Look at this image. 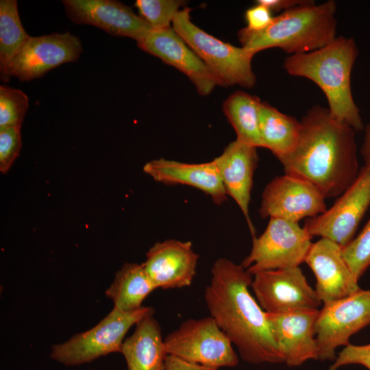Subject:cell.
Returning a JSON list of instances; mask_svg holds the SVG:
<instances>
[{"instance_id":"cell-22","label":"cell","mask_w":370,"mask_h":370,"mask_svg":"<svg viewBox=\"0 0 370 370\" xmlns=\"http://www.w3.org/2000/svg\"><path fill=\"white\" fill-rule=\"evenodd\" d=\"M259 129L262 147L269 149L278 159L295 149L299 137L301 123L295 117L262 101Z\"/></svg>"},{"instance_id":"cell-8","label":"cell","mask_w":370,"mask_h":370,"mask_svg":"<svg viewBox=\"0 0 370 370\" xmlns=\"http://www.w3.org/2000/svg\"><path fill=\"white\" fill-rule=\"evenodd\" d=\"M312 238L298 223L270 218L264 232L253 238L251 251L241 265L251 275L297 267L305 262Z\"/></svg>"},{"instance_id":"cell-1","label":"cell","mask_w":370,"mask_h":370,"mask_svg":"<svg viewBox=\"0 0 370 370\" xmlns=\"http://www.w3.org/2000/svg\"><path fill=\"white\" fill-rule=\"evenodd\" d=\"M252 275L241 264L217 259L205 289L206 306L243 360L254 365L284 362L267 312L249 292Z\"/></svg>"},{"instance_id":"cell-15","label":"cell","mask_w":370,"mask_h":370,"mask_svg":"<svg viewBox=\"0 0 370 370\" xmlns=\"http://www.w3.org/2000/svg\"><path fill=\"white\" fill-rule=\"evenodd\" d=\"M69 18L75 24L95 26L113 36L138 41L153 28L131 8L114 0H63Z\"/></svg>"},{"instance_id":"cell-30","label":"cell","mask_w":370,"mask_h":370,"mask_svg":"<svg viewBox=\"0 0 370 370\" xmlns=\"http://www.w3.org/2000/svg\"><path fill=\"white\" fill-rule=\"evenodd\" d=\"M348 365H360L370 370V343L345 346L327 370H337Z\"/></svg>"},{"instance_id":"cell-9","label":"cell","mask_w":370,"mask_h":370,"mask_svg":"<svg viewBox=\"0 0 370 370\" xmlns=\"http://www.w3.org/2000/svg\"><path fill=\"white\" fill-rule=\"evenodd\" d=\"M370 324V290L323 304L314 323L318 360H334L336 349Z\"/></svg>"},{"instance_id":"cell-25","label":"cell","mask_w":370,"mask_h":370,"mask_svg":"<svg viewBox=\"0 0 370 370\" xmlns=\"http://www.w3.org/2000/svg\"><path fill=\"white\" fill-rule=\"evenodd\" d=\"M29 36L23 28L16 0L0 1V76L9 82L12 64Z\"/></svg>"},{"instance_id":"cell-2","label":"cell","mask_w":370,"mask_h":370,"mask_svg":"<svg viewBox=\"0 0 370 370\" xmlns=\"http://www.w3.org/2000/svg\"><path fill=\"white\" fill-rule=\"evenodd\" d=\"M300 123L295 149L278 158L285 173L310 182L325 198L341 195L360 171L356 131L319 105L310 108Z\"/></svg>"},{"instance_id":"cell-10","label":"cell","mask_w":370,"mask_h":370,"mask_svg":"<svg viewBox=\"0 0 370 370\" xmlns=\"http://www.w3.org/2000/svg\"><path fill=\"white\" fill-rule=\"evenodd\" d=\"M370 206V171L360 169L354 183L323 214L306 220L304 228L312 236L329 239L341 247L353 240Z\"/></svg>"},{"instance_id":"cell-23","label":"cell","mask_w":370,"mask_h":370,"mask_svg":"<svg viewBox=\"0 0 370 370\" xmlns=\"http://www.w3.org/2000/svg\"><path fill=\"white\" fill-rule=\"evenodd\" d=\"M156 288L143 264L125 263L106 291L114 307L132 311L142 307L145 299Z\"/></svg>"},{"instance_id":"cell-31","label":"cell","mask_w":370,"mask_h":370,"mask_svg":"<svg viewBox=\"0 0 370 370\" xmlns=\"http://www.w3.org/2000/svg\"><path fill=\"white\" fill-rule=\"evenodd\" d=\"M248 30L258 32L267 29L273 22L272 12L265 5L257 3L248 8L245 13Z\"/></svg>"},{"instance_id":"cell-33","label":"cell","mask_w":370,"mask_h":370,"mask_svg":"<svg viewBox=\"0 0 370 370\" xmlns=\"http://www.w3.org/2000/svg\"><path fill=\"white\" fill-rule=\"evenodd\" d=\"M311 1L308 0H258L260 3L267 7L271 12L286 11L295 7L307 4Z\"/></svg>"},{"instance_id":"cell-11","label":"cell","mask_w":370,"mask_h":370,"mask_svg":"<svg viewBox=\"0 0 370 370\" xmlns=\"http://www.w3.org/2000/svg\"><path fill=\"white\" fill-rule=\"evenodd\" d=\"M253 275L251 287L267 313L317 309L322 303L299 267L261 271Z\"/></svg>"},{"instance_id":"cell-17","label":"cell","mask_w":370,"mask_h":370,"mask_svg":"<svg viewBox=\"0 0 370 370\" xmlns=\"http://www.w3.org/2000/svg\"><path fill=\"white\" fill-rule=\"evenodd\" d=\"M319 310L306 309L284 313H267L273 336L285 362L297 367L318 360L314 323Z\"/></svg>"},{"instance_id":"cell-5","label":"cell","mask_w":370,"mask_h":370,"mask_svg":"<svg viewBox=\"0 0 370 370\" xmlns=\"http://www.w3.org/2000/svg\"><path fill=\"white\" fill-rule=\"evenodd\" d=\"M191 10L184 7L175 16L172 28L188 46L214 73L225 86L238 85L250 88L256 77L251 62L254 54L208 34L195 25Z\"/></svg>"},{"instance_id":"cell-28","label":"cell","mask_w":370,"mask_h":370,"mask_svg":"<svg viewBox=\"0 0 370 370\" xmlns=\"http://www.w3.org/2000/svg\"><path fill=\"white\" fill-rule=\"evenodd\" d=\"M342 254L358 280L370 267V219L360 234L342 247Z\"/></svg>"},{"instance_id":"cell-35","label":"cell","mask_w":370,"mask_h":370,"mask_svg":"<svg viewBox=\"0 0 370 370\" xmlns=\"http://www.w3.org/2000/svg\"><path fill=\"white\" fill-rule=\"evenodd\" d=\"M89 370H93V369H89Z\"/></svg>"},{"instance_id":"cell-27","label":"cell","mask_w":370,"mask_h":370,"mask_svg":"<svg viewBox=\"0 0 370 370\" xmlns=\"http://www.w3.org/2000/svg\"><path fill=\"white\" fill-rule=\"evenodd\" d=\"M29 108V99L22 90L0 86V128L20 127Z\"/></svg>"},{"instance_id":"cell-14","label":"cell","mask_w":370,"mask_h":370,"mask_svg":"<svg viewBox=\"0 0 370 370\" xmlns=\"http://www.w3.org/2000/svg\"><path fill=\"white\" fill-rule=\"evenodd\" d=\"M82 52L80 40L69 32L29 36L12 64L11 77L21 82L39 78L61 64L76 61Z\"/></svg>"},{"instance_id":"cell-7","label":"cell","mask_w":370,"mask_h":370,"mask_svg":"<svg viewBox=\"0 0 370 370\" xmlns=\"http://www.w3.org/2000/svg\"><path fill=\"white\" fill-rule=\"evenodd\" d=\"M168 355L210 367H233L238 358L233 344L212 317L184 321L164 338Z\"/></svg>"},{"instance_id":"cell-29","label":"cell","mask_w":370,"mask_h":370,"mask_svg":"<svg viewBox=\"0 0 370 370\" xmlns=\"http://www.w3.org/2000/svg\"><path fill=\"white\" fill-rule=\"evenodd\" d=\"M21 148V128H0V171L5 173L18 157Z\"/></svg>"},{"instance_id":"cell-18","label":"cell","mask_w":370,"mask_h":370,"mask_svg":"<svg viewBox=\"0 0 370 370\" xmlns=\"http://www.w3.org/2000/svg\"><path fill=\"white\" fill-rule=\"evenodd\" d=\"M198 259L190 241L168 239L154 244L143 264L156 288H181L191 285Z\"/></svg>"},{"instance_id":"cell-20","label":"cell","mask_w":370,"mask_h":370,"mask_svg":"<svg viewBox=\"0 0 370 370\" xmlns=\"http://www.w3.org/2000/svg\"><path fill=\"white\" fill-rule=\"evenodd\" d=\"M143 170L156 182L188 185L209 195L217 205L227 199V193L214 162L186 163L159 158L147 162Z\"/></svg>"},{"instance_id":"cell-26","label":"cell","mask_w":370,"mask_h":370,"mask_svg":"<svg viewBox=\"0 0 370 370\" xmlns=\"http://www.w3.org/2000/svg\"><path fill=\"white\" fill-rule=\"evenodd\" d=\"M184 5L179 0H136L134 3L140 17L156 29L171 27Z\"/></svg>"},{"instance_id":"cell-4","label":"cell","mask_w":370,"mask_h":370,"mask_svg":"<svg viewBox=\"0 0 370 370\" xmlns=\"http://www.w3.org/2000/svg\"><path fill=\"white\" fill-rule=\"evenodd\" d=\"M336 5L329 0L295 7L274 16L264 30L254 32L245 27L238 31L242 47L254 55L269 48H280L291 55L319 49L336 38Z\"/></svg>"},{"instance_id":"cell-32","label":"cell","mask_w":370,"mask_h":370,"mask_svg":"<svg viewBox=\"0 0 370 370\" xmlns=\"http://www.w3.org/2000/svg\"><path fill=\"white\" fill-rule=\"evenodd\" d=\"M164 370H219V369L192 363L177 356L168 355Z\"/></svg>"},{"instance_id":"cell-3","label":"cell","mask_w":370,"mask_h":370,"mask_svg":"<svg viewBox=\"0 0 370 370\" xmlns=\"http://www.w3.org/2000/svg\"><path fill=\"white\" fill-rule=\"evenodd\" d=\"M358 56L354 40L341 36L319 49L291 55L283 64L288 75L316 84L324 93L332 115L356 132L365 127L351 88L352 71Z\"/></svg>"},{"instance_id":"cell-24","label":"cell","mask_w":370,"mask_h":370,"mask_svg":"<svg viewBox=\"0 0 370 370\" xmlns=\"http://www.w3.org/2000/svg\"><path fill=\"white\" fill-rule=\"evenodd\" d=\"M255 95L236 91L223 102V110L236 134V140L255 147H262L260 138V107Z\"/></svg>"},{"instance_id":"cell-21","label":"cell","mask_w":370,"mask_h":370,"mask_svg":"<svg viewBox=\"0 0 370 370\" xmlns=\"http://www.w3.org/2000/svg\"><path fill=\"white\" fill-rule=\"evenodd\" d=\"M121 353L128 370H164L168 354L160 326L153 315L136 325L134 333L124 340Z\"/></svg>"},{"instance_id":"cell-6","label":"cell","mask_w":370,"mask_h":370,"mask_svg":"<svg viewBox=\"0 0 370 370\" xmlns=\"http://www.w3.org/2000/svg\"><path fill=\"white\" fill-rule=\"evenodd\" d=\"M152 307L132 311L114 307L95 326L75 334L66 342L54 345L50 356L66 366L92 362L110 353L121 352L123 338L130 328L146 317L153 315Z\"/></svg>"},{"instance_id":"cell-34","label":"cell","mask_w":370,"mask_h":370,"mask_svg":"<svg viewBox=\"0 0 370 370\" xmlns=\"http://www.w3.org/2000/svg\"><path fill=\"white\" fill-rule=\"evenodd\" d=\"M364 140L360 148V153L365 162V167L370 171V123L364 127Z\"/></svg>"},{"instance_id":"cell-12","label":"cell","mask_w":370,"mask_h":370,"mask_svg":"<svg viewBox=\"0 0 370 370\" xmlns=\"http://www.w3.org/2000/svg\"><path fill=\"white\" fill-rule=\"evenodd\" d=\"M325 199L310 182L285 173L273 179L264 188L259 213L262 219L280 218L298 223L325 212Z\"/></svg>"},{"instance_id":"cell-13","label":"cell","mask_w":370,"mask_h":370,"mask_svg":"<svg viewBox=\"0 0 370 370\" xmlns=\"http://www.w3.org/2000/svg\"><path fill=\"white\" fill-rule=\"evenodd\" d=\"M136 42L142 50L186 75L201 96L208 95L217 86H225L171 27L153 29Z\"/></svg>"},{"instance_id":"cell-16","label":"cell","mask_w":370,"mask_h":370,"mask_svg":"<svg viewBox=\"0 0 370 370\" xmlns=\"http://www.w3.org/2000/svg\"><path fill=\"white\" fill-rule=\"evenodd\" d=\"M305 262L315 275V291L323 304L360 290L343 256L342 247L329 239L321 238L312 243Z\"/></svg>"},{"instance_id":"cell-19","label":"cell","mask_w":370,"mask_h":370,"mask_svg":"<svg viewBox=\"0 0 370 370\" xmlns=\"http://www.w3.org/2000/svg\"><path fill=\"white\" fill-rule=\"evenodd\" d=\"M213 162L227 195L238 206L246 219L253 238L255 237V230L249 214V206L254 173L258 162L257 147L236 139Z\"/></svg>"}]
</instances>
